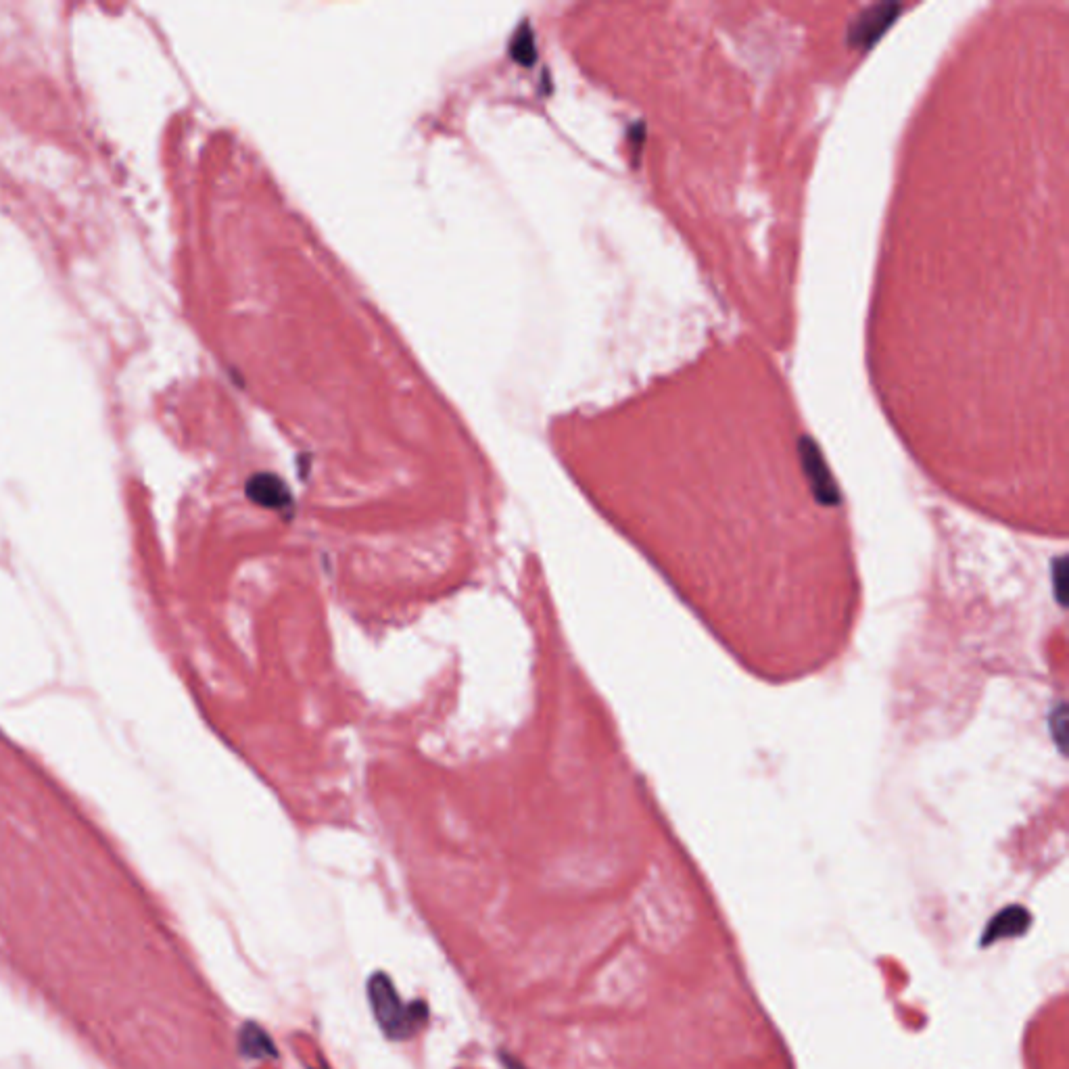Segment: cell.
I'll use <instances>...</instances> for the list:
<instances>
[{
	"mask_svg": "<svg viewBox=\"0 0 1069 1069\" xmlns=\"http://www.w3.org/2000/svg\"><path fill=\"white\" fill-rule=\"evenodd\" d=\"M512 55L520 63H531L535 59V38H533V32L529 30V26H527V32L522 30V32L516 34V38L512 42Z\"/></svg>",
	"mask_w": 1069,
	"mask_h": 1069,
	"instance_id": "3957f363",
	"label": "cell"
},
{
	"mask_svg": "<svg viewBox=\"0 0 1069 1069\" xmlns=\"http://www.w3.org/2000/svg\"><path fill=\"white\" fill-rule=\"evenodd\" d=\"M1030 923H1032V917L1024 907H1017V905L1007 907L1005 911H1001L999 915H996L990 921L988 928L984 930L982 946H990L996 940L1021 936L1030 928Z\"/></svg>",
	"mask_w": 1069,
	"mask_h": 1069,
	"instance_id": "7a4b0ae2",
	"label": "cell"
},
{
	"mask_svg": "<svg viewBox=\"0 0 1069 1069\" xmlns=\"http://www.w3.org/2000/svg\"><path fill=\"white\" fill-rule=\"evenodd\" d=\"M902 11L900 3H877L861 9L848 21L846 44L850 49L869 51L873 44L882 40V36L892 28Z\"/></svg>",
	"mask_w": 1069,
	"mask_h": 1069,
	"instance_id": "6da1fadb",
	"label": "cell"
}]
</instances>
